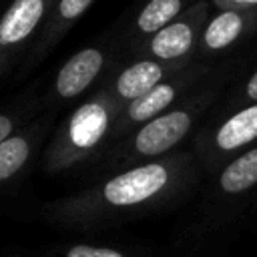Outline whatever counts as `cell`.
Segmentation results:
<instances>
[{
	"label": "cell",
	"instance_id": "1",
	"mask_svg": "<svg viewBox=\"0 0 257 257\" xmlns=\"http://www.w3.org/2000/svg\"><path fill=\"white\" fill-rule=\"evenodd\" d=\"M193 151L179 149L163 159L139 163L106 175L102 181L44 205L42 213L56 225L90 229L169 205L197 181Z\"/></svg>",
	"mask_w": 257,
	"mask_h": 257
},
{
	"label": "cell",
	"instance_id": "2",
	"mask_svg": "<svg viewBox=\"0 0 257 257\" xmlns=\"http://www.w3.org/2000/svg\"><path fill=\"white\" fill-rule=\"evenodd\" d=\"M223 70L225 68H219L201 88L110 147L102 155V171L114 173L139 163L163 159L179 151V145L191 137L203 114L215 104L221 88L225 86L227 74H221Z\"/></svg>",
	"mask_w": 257,
	"mask_h": 257
},
{
	"label": "cell",
	"instance_id": "3",
	"mask_svg": "<svg viewBox=\"0 0 257 257\" xmlns=\"http://www.w3.org/2000/svg\"><path fill=\"white\" fill-rule=\"evenodd\" d=\"M122 106L100 86L54 131L42 155V169L62 173L102 157L112 145V126Z\"/></svg>",
	"mask_w": 257,
	"mask_h": 257
},
{
	"label": "cell",
	"instance_id": "4",
	"mask_svg": "<svg viewBox=\"0 0 257 257\" xmlns=\"http://www.w3.org/2000/svg\"><path fill=\"white\" fill-rule=\"evenodd\" d=\"M257 145V102L221 112L217 120L197 131L193 155L199 167L215 175L227 161Z\"/></svg>",
	"mask_w": 257,
	"mask_h": 257
},
{
	"label": "cell",
	"instance_id": "5",
	"mask_svg": "<svg viewBox=\"0 0 257 257\" xmlns=\"http://www.w3.org/2000/svg\"><path fill=\"white\" fill-rule=\"evenodd\" d=\"M219 68L221 66H217L215 62L195 60V62L187 64L185 68L177 70L173 76L165 78L161 84H157L145 96L126 104L120 110V114L112 126V145L110 147H114L118 141H122L126 135H131L141 124L149 122L151 118L159 116L161 112L169 110L171 106L181 102L185 96H189L191 92L201 88Z\"/></svg>",
	"mask_w": 257,
	"mask_h": 257
},
{
	"label": "cell",
	"instance_id": "6",
	"mask_svg": "<svg viewBox=\"0 0 257 257\" xmlns=\"http://www.w3.org/2000/svg\"><path fill=\"white\" fill-rule=\"evenodd\" d=\"M211 2L201 0L179 18L147 38L131 54L133 58H153L171 66H187L197 60L203 28L211 14Z\"/></svg>",
	"mask_w": 257,
	"mask_h": 257
},
{
	"label": "cell",
	"instance_id": "7",
	"mask_svg": "<svg viewBox=\"0 0 257 257\" xmlns=\"http://www.w3.org/2000/svg\"><path fill=\"white\" fill-rule=\"evenodd\" d=\"M56 0H12L0 16V76L22 56L40 34Z\"/></svg>",
	"mask_w": 257,
	"mask_h": 257
},
{
	"label": "cell",
	"instance_id": "8",
	"mask_svg": "<svg viewBox=\"0 0 257 257\" xmlns=\"http://www.w3.org/2000/svg\"><path fill=\"white\" fill-rule=\"evenodd\" d=\"M110 56V42H94L76 50L56 70L48 88V102L52 106H62L84 94L102 74H106Z\"/></svg>",
	"mask_w": 257,
	"mask_h": 257
},
{
	"label": "cell",
	"instance_id": "9",
	"mask_svg": "<svg viewBox=\"0 0 257 257\" xmlns=\"http://www.w3.org/2000/svg\"><path fill=\"white\" fill-rule=\"evenodd\" d=\"M257 32V8L253 10H215L203 28L197 60L213 62Z\"/></svg>",
	"mask_w": 257,
	"mask_h": 257
},
{
	"label": "cell",
	"instance_id": "10",
	"mask_svg": "<svg viewBox=\"0 0 257 257\" xmlns=\"http://www.w3.org/2000/svg\"><path fill=\"white\" fill-rule=\"evenodd\" d=\"M181 68L185 66H171L153 58H133L114 74H108L102 88L124 108Z\"/></svg>",
	"mask_w": 257,
	"mask_h": 257
},
{
	"label": "cell",
	"instance_id": "11",
	"mask_svg": "<svg viewBox=\"0 0 257 257\" xmlns=\"http://www.w3.org/2000/svg\"><path fill=\"white\" fill-rule=\"evenodd\" d=\"M50 126V116H40L0 143V187H8L30 167L40 145L46 141Z\"/></svg>",
	"mask_w": 257,
	"mask_h": 257
},
{
	"label": "cell",
	"instance_id": "12",
	"mask_svg": "<svg viewBox=\"0 0 257 257\" xmlns=\"http://www.w3.org/2000/svg\"><path fill=\"white\" fill-rule=\"evenodd\" d=\"M257 189V145L227 161L213 181V195L219 201L233 203Z\"/></svg>",
	"mask_w": 257,
	"mask_h": 257
},
{
	"label": "cell",
	"instance_id": "13",
	"mask_svg": "<svg viewBox=\"0 0 257 257\" xmlns=\"http://www.w3.org/2000/svg\"><path fill=\"white\" fill-rule=\"evenodd\" d=\"M201 0H147L131 20L124 42L128 50L133 52L137 46H141L147 38H151L155 32L165 28L169 22L179 18L185 10H189L193 4Z\"/></svg>",
	"mask_w": 257,
	"mask_h": 257
},
{
	"label": "cell",
	"instance_id": "14",
	"mask_svg": "<svg viewBox=\"0 0 257 257\" xmlns=\"http://www.w3.org/2000/svg\"><path fill=\"white\" fill-rule=\"evenodd\" d=\"M94 4V0H56L36 42L30 50V62H38L50 48H54L68 30L88 12V8Z\"/></svg>",
	"mask_w": 257,
	"mask_h": 257
},
{
	"label": "cell",
	"instance_id": "15",
	"mask_svg": "<svg viewBox=\"0 0 257 257\" xmlns=\"http://www.w3.org/2000/svg\"><path fill=\"white\" fill-rule=\"evenodd\" d=\"M255 102H257V66L231 88V92L227 94V98L221 106V112H227V110H233L239 106H247V104H255Z\"/></svg>",
	"mask_w": 257,
	"mask_h": 257
},
{
	"label": "cell",
	"instance_id": "16",
	"mask_svg": "<svg viewBox=\"0 0 257 257\" xmlns=\"http://www.w3.org/2000/svg\"><path fill=\"white\" fill-rule=\"evenodd\" d=\"M54 257H133L122 249L92 243H70L54 251Z\"/></svg>",
	"mask_w": 257,
	"mask_h": 257
},
{
	"label": "cell",
	"instance_id": "17",
	"mask_svg": "<svg viewBox=\"0 0 257 257\" xmlns=\"http://www.w3.org/2000/svg\"><path fill=\"white\" fill-rule=\"evenodd\" d=\"M32 100L26 98L24 104H16L10 108H2L0 110V143L4 139H8L10 135H14L20 126H24V122L32 116Z\"/></svg>",
	"mask_w": 257,
	"mask_h": 257
},
{
	"label": "cell",
	"instance_id": "18",
	"mask_svg": "<svg viewBox=\"0 0 257 257\" xmlns=\"http://www.w3.org/2000/svg\"><path fill=\"white\" fill-rule=\"evenodd\" d=\"M215 10H253L257 0H209Z\"/></svg>",
	"mask_w": 257,
	"mask_h": 257
}]
</instances>
